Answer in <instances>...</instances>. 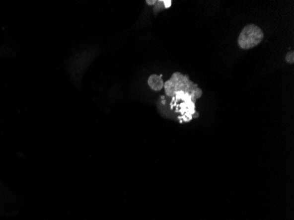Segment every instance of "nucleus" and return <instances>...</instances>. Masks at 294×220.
<instances>
[{
    "label": "nucleus",
    "mask_w": 294,
    "mask_h": 220,
    "mask_svg": "<svg viewBox=\"0 0 294 220\" xmlns=\"http://www.w3.org/2000/svg\"><path fill=\"white\" fill-rule=\"evenodd\" d=\"M164 89L167 96L174 97L175 93L179 91L190 93L193 98L194 103H196L203 94L202 89L190 80L189 75H183L178 72L173 73L170 78L164 83Z\"/></svg>",
    "instance_id": "obj_1"
},
{
    "label": "nucleus",
    "mask_w": 294,
    "mask_h": 220,
    "mask_svg": "<svg viewBox=\"0 0 294 220\" xmlns=\"http://www.w3.org/2000/svg\"><path fill=\"white\" fill-rule=\"evenodd\" d=\"M264 35L263 30L258 26L255 24H248L240 32L238 43L241 49L249 50L259 45Z\"/></svg>",
    "instance_id": "obj_2"
},
{
    "label": "nucleus",
    "mask_w": 294,
    "mask_h": 220,
    "mask_svg": "<svg viewBox=\"0 0 294 220\" xmlns=\"http://www.w3.org/2000/svg\"><path fill=\"white\" fill-rule=\"evenodd\" d=\"M148 85L154 91H160L164 88V82L162 80V75L152 74L148 78Z\"/></svg>",
    "instance_id": "obj_3"
},
{
    "label": "nucleus",
    "mask_w": 294,
    "mask_h": 220,
    "mask_svg": "<svg viewBox=\"0 0 294 220\" xmlns=\"http://www.w3.org/2000/svg\"><path fill=\"white\" fill-rule=\"evenodd\" d=\"M180 108H181L180 111L184 115L183 120L185 119L186 116H188L187 119H188V121H190L192 118L191 116L196 112V110H195L196 104L193 103L192 101H187V102L183 101L182 104L180 105Z\"/></svg>",
    "instance_id": "obj_4"
},
{
    "label": "nucleus",
    "mask_w": 294,
    "mask_h": 220,
    "mask_svg": "<svg viewBox=\"0 0 294 220\" xmlns=\"http://www.w3.org/2000/svg\"><path fill=\"white\" fill-rule=\"evenodd\" d=\"M154 13L155 14H157L159 11H161L162 9H166L165 8V5H164V3H163V0H159V1H157V3L154 4Z\"/></svg>",
    "instance_id": "obj_5"
},
{
    "label": "nucleus",
    "mask_w": 294,
    "mask_h": 220,
    "mask_svg": "<svg viewBox=\"0 0 294 220\" xmlns=\"http://www.w3.org/2000/svg\"><path fill=\"white\" fill-rule=\"evenodd\" d=\"M286 61H287L288 64H291V65H293L294 63V51H290V52H288L287 53V56H286Z\"/></svg>",
    "instance_id": "obj_6"
},
{
    "label": "nucleus",
    "mask_w": 294,
    "mask_h": 220,
    "mask_svg": "<svg viewBox=\"0 0 294 220\" xmlns=\"http://www.w3.org/2000/svg\"><path fill=\"white\" fill-rule=\"evenodd\" d=\"M163 3L165 5V8H169L172 5V1L171 0H163Z\"/></svg>",
    "instance_id": "obj_7"
},
{
    "label": "nucleus",
    "mask_w": 294,
    "mask_h": 220,
    "mask_svg": "<svg viewBox=\"0 0 294 220\" xmlns=\"http://www.w3.org/2000/svg\"><path fill=\"white\" fill-rule=\"evenodd\" d=\"M157 3V1L156 0H147V4H150V5H152V4H155Z\"/></svg>",
    "instance_id": "obj_8"
}]
</instances>
